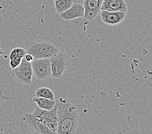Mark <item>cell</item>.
<instances>
[{"mask_svg": "<svg viewBox=\"0 0 152 134\" xmlns=\"http://www.w3.org/2000/svg\"><path fill=\"white\" fill-rule=\"evenodd\" d=\"M57 106V134H73L78 125L77 108L69 101L61 98L56 101Z\"/></svg>", "mask_w": 152, "mask_h": 134, "instance_id": "6da1fadb", "label": "cell"}, {"mask_svg": "<svg viewBox=\"0 0 152 134\" xmlns=\"http://www.w3.org/2000/svg\"><path fill=\"white\" fill-rule=\"evenodd\" d=\"M20 128L23 133L50 134L54 133L48 126L39 120L34 114L24 112L20 121Z\"/></svg>", "mask_w": 152, "mask_h": 134, "instance_id": "7a4b0ae2", "label": "cell"}, {"mask_svg": "<svg viewBox=\"0 0 152 134\" xmlns=\"http://www.w3.org/2000/svg\"><path fill=\"white\" fill-rule=\"evenodd\" d=\"M58 52L51 43L45 40H37L27 46L26 52L30 54L34 59L50 58Z\"/></svg>", "mask_w": 152, "mask_h": 134, "instance_id": "3957f363", "label": "cell"}, {"mask_svg": "<svg viewBox=\"0 0 152 134\" xmlns=\"http://www.w3.org/2000/svg\"><path fill=\"white\" fill-rule=\"evenodd\" d=\"M49 59L51 76L55 79L60 78L70 64L68 56L65 53L58 51L55 55L50 57Z\"/></svg>", "mask_w": 152, "mask_h": 134, "instance_id": "277c9868", "label": "cell"}, {"mask_svg": "<svg viewBox=\"0 0 152 134\" xmlns=\"http://www.w3.org/2000/svg\"><path fill=\"white\" fill-rule=\"evenodd\" d=\"M11 75L21 84H31L33 72H32L31 63L28 62L23 57L19 66L12 69Z\"/></svg>", "mask_w": 152, "mask_h": 134, "instance_id": "5b68a950", "label": "cell"}, {"mask_svg": "<svg viewBox=\"0 0 152 134\" xmlns=\"http://www.w3.org/2000/svg\"><path fill=\"white\" fill-rule=\"evenodd\" d=\"M33 114L43 124L48 126L54 133H56L58 127L56 104H55V106L50 110H42L38 106H36V109Z\"/></svg>", "mask_w": 152, "mask_h": 134, "instance_id": "8992f818", "label": "cell"}, {"mask_svg": "<svg viewBox=\"0 0 152 134\" xmlns=\"http://www.w3.org/2000/svg\"><path fill=\"white\" fill-rule=\"evenodd\" d=\"M31 64L33 74L38 80H45L51 76L49 58L34 59Z\"/></svg>", "mask_w": 152, "mask_h": 134, "instance_id": "52a82bcc", "label": "cell"}, {"mask_svg": "<svg viewBox=\"0 0 152 134\" xmlns=\"http://www.w3.org/2000/svg\"><path fill=\"white\" fill-rule=\"evenodd\" d=\"M103 0H84V18L88 21L93 20L100 11Z\"/></svg>", "mask_w": 152, "mask_h": 134, "instance_id": "ba28073f", "label": "cell"}, {"mask_svg": "<svg viewBox=\"0 0 152 134\" xmlns=\"http://www.w3.org/2000/svg\"><path fill=\"white\" fill-rule=\"evenodd\" d=\"M126 16V12L122 11H101V19L103 22L108 25H115L121 23Z\"/></svg>", "mask_w": 152, "mask_h": 134, "instance_id": "9c48e42d", "label": "cell"}, {"mask_svg": "<svg viewBox=\"0 0 152 134\" xmlns=\"http://www.w3.org/2000/svg\"><path fill=\"white\" fill-rule=\"evenodd\" d=\"M84 14V8L83 5L78 3H73L69 9L66 11L60 14V16L64 21H69L82 17Z\"/></svg>", "mask_w": 152, "mask_h": 134, "instance_id": "30bf717a", "label": "cell"}, {"mask_svg": "<svg viewBox=\"0 0 152 134\" xmlns=\"http://www.w3.org/2000/svg\"><path fill=\"white\" fill-rule=\"evenodd\" d=\"M127 5L125 0H103L100 10L122 11L127 12Z\"/></svg>", "mask_w": 152, "mask_h": 134, "instance_id": "8fae6325", "label": "cell"}, {"mask_svg": "<svg viewBox=\"0 0 152 134\" xmlns=\"http://www.w3.org/2000/svg\"><path fill=\"white\" fill-rule=\"evenodd\" d=\"M32 101L37 105V106L42 110H50L56 104V101L55 100L44 98V97L34 96Z\"/></svg>", "mask_w": 152, "mask_h": 134, "instance_id": "7c38bea8", "label": "cell"}, {"mask_svg": "<svg viewBox=\"0 0 152 134\" xmlns=\"http://www.w3.org/2000/svg\"><path fill=\"white\" fill-rule=\"evenodd\" d=\"M73 0H55V5L56 12L61 14L66 11L73 5Z\"/></svg>", "mask_w": 152, "mask_h": 134, "instance_id": "4fadbf2b", "label": "cell"}, {"mask_svg": "<svg viewBox=\"0 0 152 134\" xmlns=\"http://www.w3.org/2000/svg\"><path fill=\"white\" fill-rule=\"evenodd\" d=\"M34 96L44 97V98L55 100V94L48 87L38 88L36 91Z\"/></svg>", "mask_w": 152, "mask_h": 134, "instance_id": "5bb4252c", "label": "cell"}, {"mask_svg": "<svg viewBox=\"0 0 152 134\" xmlns=\"http://www.w3.org/2000/svg\"><path fill=\"white\" fill-rule=\"evenodd\" d=\"M27 54L26 50L23 48L20 47H17V48L14 49L10 53L9 59L10 60L18 58V57H24L25 54Z\"/></svg>", "mask_w": 152, "mask_h": 134, "instance_id": "9a60e30c", "label": "cell"}, {"mask_svg": "<svg viewBox=\"0 0 152 134\" xmlns=\"http://www.w3.org/2000/svg\"><path fill=\"white\" fill-rule=\"evenodd\" d=\"M23 58L22 57H18V58L10 60V66L12 69H14V68H16L18 66H19Z\"/></svg>", "mask_w": 152, "mask_h": 134, "instance_id": "2e32d148", "label": "cell"}, {"mask_svg": "<svg viewBox=\"0 0 152 134\" xmlns=\"http://www.w3.org/2000/svg\"><path fill=\"white\" fill-rule=\"evenodd\" d=\"M24 58L27 61H28V62H30V63L32 62V60L34 59V57L32 56L31 54H28V53H27L26 54H25V56H24Z\"/></svg>", "mask_w": 152, "mask_h": 134, "instance_id": "e0dca14e", "label": "cell"}, {"mask_svg": "<svg viewBox=\"0 0 152 134\" xmlns=\"http://www.w3.org/2000/svg\"><path fill=\"white\" fill-rule=\"evenodd\" d=\"M0 2H1V1H0Z\"/></svg>", "mask_w": 152, "mask_h": 134, "instance_id": "ac0fdd59", "label": "cell"}]
</instances>
